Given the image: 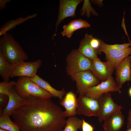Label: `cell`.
Masks as SVG:
<instances>
[{
	"instance_id": "obj_18",
	"label": "cell",
	"mask_w": 131,
	"mask_h": 131,
	"mask_svg": "<svg viewBox=\"0 0 131 131\" xmlns=\"http://www.w3.org/2000/svg\"><path fill=\"white\" fill-rule=\"evenodd\" d=\"M30 78L32 80L39 86L49 93L53 97H58L61 100L66 93L64 89L60 90H57L53 88L48 82L37 74L34 77Z\"/></svg>"
},
{
	"instance_id": "obj_33",
	"label": "cell",
	"mask_w": 131,
	"mask_h": 131,
	"mask_svg": "<svg viewBox=\"0 0 131 131\" xmlns=\"http://www.w3.org/2000/svg\"><path fill=\"white\" fill-rule=\"evenodd\" d=\"M128 92L129 95L131 97V87L129 89Z\"/></svg>"
},
{
	"instance_id": "obj_6",
	"label": "cell",
	"mask_w": 131,
	"mask_h": 131,
	"mask_svg": "<svg viewBox=\"0 0 131 131\" xmlns=\"http://www.w3.org/2000/svg\"><path fill=\"white\" fill-rule=\"evenodd\" d=\"M75 82L79 96L85 95L89 89L100 83V81L90 70L81 72L70 76Z\"/></svg>"
},
{
	"instance_id": "obj_11",
	"label": "cell",
	"mask_w": 131,
	"mask_h": 131,
	"mask_svg": "<svg viewBox=\"0 0 131 131\" xmlns=\"http://www.w3.org/2000/svg\"><path fill=\"white\" fill-rule=\"evenodd\" d=\"M82 0H59V11L57 20L56 23V35L58 25L65 18L76 16L75 11L78 5Z\"/></svg>"
},
{
	"instance_id": "obj_28",
	"label": "cell",
	"mask_w": 131,
	"mask_h": 131,
	"mask_svg": "<svg viewBox=\"0 0 131 131\" xmlns=\"http://www.w3.org/2000/svg\"><path fill=\"white\" fill-rule=\"evenodd\" d=\"M82 120V131H94V128L92 125L86 121L83 118Z\"/></svg>"
},
{
	"instance_id": "obj_19",
	"label": "cell",
	"mask_w": 131,
	"mask_h": 131,
	"mask_svg": "<svg viewBox=\"0 0 131 131\" xmlns=\"http://www.w3.org/2000/svg\"><path fill=\"white\" fill-rule=\"evenodd\" d=\"M90 34L87 33L85 34L84 37L80 42L77 50L84 56L93 61L98 57L97 52L91 47L90 44Z\"/></svg>"
},
{
	"instance_id": "obj_35",
	"label": "cell",
	"mask_w": 131,
	"mask_h": 131,
	"mask_svg": "<svg viewBox=\"0 0 131 131\" xmlns=\"http://www.w3.org/2000/svg\"><path fill=\"white\" fill-rule=\"evenodd\" d=\"M130 13L131 17V7H130Z\"/></svg>"
},
{
	"instance_id": "obj_2",
	"label": "cell",
	"mask_w": 131,
	"mask_h": 131,
	"mask_svg": "<svg viewBox=\"0 0 131 131\" xmlns=\"http://www.w3.org/2000/svg\"><path fill=\"white\" fill-rule=\"evenodd\" d=\"M0 53L8 62L13 65L28 58L20 44L11 34L8 32L0 38Z\"/></svg>"
},
{
	"instance_id": "obj_29",
	"label": "cell",
	"mask_w": 131,
	"mask_h": 131,
	"mask_svg": "<svg viewBox=\"0 0 131 131\" xmlns=\"http://www.w3.org/2000/svg\"><path fill=\"white\" fill-rule=\"evenodd\" d=\"M114 47L118 49H123L131 46V42L123 44H115L112 45Z\"/></svg>"
},
{
	"instance_id": "obj_10",
	"label": "cell",
	"mask_w": 131,
	"mask_h": 131,
	"mask_svg": "<svg viewBox=\"0 0 131 131\" xmlns=\"http://www.w3.org/2000/svg\"><path fill=\"white\" fill-rule=\"evenodd\" d=\"M99 111L98 117L99 123L104 121L105 118L113 112L118 110H121L123 106L115 103L110 92L102 95L98 100Z\"/></svg>"
},
{
	"instance_id": "obj_23",
	"label": "cell",
	"mask_w": 131,
	"mask_h": 131,
	"mask_svg": "<svg viewBox=\"0 0 131 131\" xmlns=\"http://www.w3.org/2000/svg\"><path fill=\"white\" fill-rule=\"evenodd\" d=\"M82 119L75 116L69 117L66 119L65 127L63 131H77L82 128Z\"/></svg>"
},
{
	"instance_id": "obj_36",
	"label": "cell",
	"mask_w": 131,
	"mask_h": 131,
	"mask_svg": "<svg viewBox=\"0 0 131 131\" xmlns=\"http://www.w3.org/2000/svg\"><path fill=\"white\" fill-rule=\"evenodd\" d=\"M126 131H131V128L127 129Z\"/></svg>"
},
{
	"instance_id": "obj_4",
	"label": "cell",
	"mask_w": 131,
	"mask_h": 131,
	"mask_svg": "<svg viewBox=\"0 0 131 131\" xmlns=\"http://www.w3.org/2000/svg\"><path fill=\"white\" fill-rule=\"evenodd\" d=\"M66 71L70 76L76 73L90 70L92 61L84 56L77 50L73 49L66 58Z\"/></svg>"
},
{
	"instance_id": "obj_5",
	"label": "cell",
	"mask_w": 131,
	"mask_h": 131,
	"mask_svg": "<svg viewBox=\"0 0 131 131\" xmlns=\"http://www.w3.org/2000/svg\"><path fill=\"white\" fill-rule=\"evenodd\" d=\"M102 52L105 54L106 61L110 62L115 69L121 61L131 54V46L123 49H119L101 40L98 54H101Z\"/></svg>"
},
{
	"instance_id": "obj_12",
	"label": "cell",
	"mask_w": 131,
	"mask_h": 131,
	"mask_svg": "<svg viewBox=\"0 0 131 131\" xmlns=\"http://www.w3.org/2000/svg\"><path fill=\"white\" fill-rule=\"evenodd\" d=\"M131 56H129L121 61L115 69V81L121 89L126 82H131Z\"/></svg>"
},
{
	"instance_id": "obj_27",
	"label": "cell",
	"mask_w": 131,
	"mask_h": 131,
	"mask_svg": "<svg viewBox=\"0 0 131 131\" xmlns=\"http://www.w3.org/2000/svg\"><path fill=\"white\" fill-rule=\"evenodd\" d=\"M9 100L8 96L0 93V108H5L7 106Z\"/></svg>"
},
{
	"instance_id": "obj_38",
	"label": "cell",
	"mask_w": 131,
	"mask_h": 131,
	"mask_svg": "<svg viewBox=\"0 0 131 131\" xmlns=\"http://www.w3.org/2000/svg\"></svg>"
},
{
	"instance_id": "obj_31",
	"label": "cell",
	"mask_w": 131,
	"mask_h": 131,
	"mask_svg": "<svg viewBox=\"0 0 131 131\" xmlns=\"http://www.w3.org/2000/svg\"><path fill=\"white\" fill-rule=\"evenodd\" d=\"M102 0H91L90 2L95 5H96L99 7L101 8L104 6V3Z\"/></svg>"
},
{
	"instance_id": "obj_7",
	"label": "cell",
	"mask_w": 131,
	"mask_h": 131,
	"mask_svg": "<svg viewBox=\"0 0 131 131\" xmlns=\"http://www.w3.org/2000/svg\"><path fill=\"white\" fill-rule=\"evenodd\" d=\"M42 64V61L40 59L33 61H25L14 64L10 77L27 76L33 78L37 74L38 69Z\"/></svg>"
},
{
	"instance_id": "obj_3",
	"label": "cell",
	"mask_w": 131,
	"mask_h": 131,
	"mask_svg": "<svg viewBox=\"0 0 131 131\" xmlns=\"http://www.w3.org/2000/svg\"><path fill=\"white\" fill-rule=\"evenodd\" d=\"M14 87L17 94L23 98L30 96L42 99L50 98L52 97L49 93L41 88L28 77H19Z\"/></svg>"
},
{
	"instance_id": "obj_25",
	"label": "cell",
	"mask_w": 131,
	"mask_h": 131,
	"mask_svg": "<svg viewBox=\"0 0 131 131\" xmlns=\"http://www.w3.org/2000/svg\"><path fill=\"white\" fill-rule=\"evenodd\" d=\"M16 83L15 81L7 82L3 81L0 83V93L7 95L10 90L14 87Z\"/></svg>"
},
{
	"instance_id": "obj_21",
	"label": "cell",
	"mask_w": 131,
	"mask_h": 131,
	"mask_svg": "<svg viewBox=\"0 0 131 131\" xmlns=\"http://www.w3.org/2000/svg\"><path fill=\"white\" fill-rule=\"evenodd\" d=\"M13 66V64L8 62L0 53V75L4 81H9Z\"/></svg>"
},
{
	"instance_id": "obj_14",
	"label": "cell",
	"mask_w": 131,
	"mask_h": 131,
	"mask_svg": "<svg viewBox=\"0 0 131 131\" xmlns=\"http://www.w3.org/2000/svg\"><path fill=\"white\" fill-rule=\"evenodd\" d=\"M103 127L105 131H119L124 124V117L121 110L111 113L104 120Z\"/></svg>"
},
{
	"instance_id": "obj_1",
	"label": "cell",
	"mask_w": 131,
	"mask_h": 131,
	"mask_svg": "<svg viewBox=\"0 0 131 131\" xmlns=\"http://www.w3.org/2000/svg\"><path fill=\"white\" fill-rule=\"evenodd\" d=\"M27 103L11 115L21 131H63L66 119L63 111L50 98L30 96Z\"/></svg>"
},
{
	"instance_id": "obj_22",
	"label": "cell",
	"mask_w": 131,
	"mask_h": 131,
	"mask_svg": "<svg viewBox=\"0 0 131 131\" xmlns=\"http://www.w3.org/2000/svg\"><path fill=\"white\" fill-rule=\"evenodd\" d=\"M9 116L4 115L0 116V128L9 131H21L14 122L12 121Z\"/></svg>"
},
{
	"instance_id": "obj_20",
	"label": "cell",
	"mask_w": 131,
	"mask_h": 131,
	"mask_svg": "<svg viewBox=\"0 0 131 131\" xmlns=\"http://www.w3.org/2000/svg\"><path fill=\"white\" fill-rule=\"evenodd\" d=\"M37 15L36 13L33 15H29L23 17H20L15 19L9 20L5 23L0 29V36H1L7 33L8 31L15 28L16 27L28 21L29 19L36 17Z\"/></svg>"
},
{
	"instance_id": "obj_32",
	"label": "cell",
	"mask_w": 131,
	"mask_h": 131,
	"mask_svg": "<svg viewBox=\"0 0 131 131\" xmlns=\"http://www.w3.org/2000/svg\"><path fill=\"white\" fill-rule=\"evenodd\" d=\"M11 0H0V10H2L6 7V4L7 3L11 1Z\"/></svg>"
},
{
	"instance_id": "obj_8",
	"label": "cell",
	"mask_w": 131,
	"mask_h": 131,
	"mask_svg": "<svg viewBox=\"0 0 131 131\" xmlns=\"http://www.w3.org/2000/svg\"><path fill=\"white\" fill-rule=\"evenodd\" d=\"M110 92H121L120 89L117 86L112 76L106 81L102 82L97 85L90 87L85 96L98 100L103 94Z\"/></svg>"
},
{
	"instance_id": "obj_15",
	"label": "cell",
	"mask_w": 131,
	"mask_h": 131,
	"mask_svg": "<svg viewBox=\"0 0 131 131\" xmlns=\"http://www.w3.org/2000/svg\"><path fill=\"white\" fill-rule=\"evenodd\" d=\"M14 87L10 89L8 93V102L6 107L2 111L1 115H7L10 116L15 110L27 103V100L20 97L17 94Z\"/></svg>"
},
{
	"instance_id": "obj_17",
	"label": "cell",
	"mask_w": 131,
	"mask_h": 131,
	"mask_svg": "<svg viewBox=\"0 0 131 131\" xmlns=\"http://www.w3.org/2000/svg\"><path fill=\"white\" fill-rule=\"evenodd\" d=\"M90 26V25L85 20L81 19H74L63 26V30L61 34L63 36H66L70 38L75 31L80 29L87 28Z\"/></svg>"
},
{
	"instance_id": "obj_24",
	"label": "cell",
	"mask_w": 131,
	"mask_h": 131,
	"mask_svg": "<svg viewBox=\"0 0 131 131\" xmlns=\"http://www.w3.org/2000/svg\"><path fill=\"white\" fill-rule=\"evenodd\" d=\"M91 3L89 0H84L83 5L80 10L81 12V16L86 15L89 18L90 16L91 13L95 16L98 15V13L92 8Z\"/></svg>"
},
{
	"instance_id": "obj_37",
	"label": "cell",
	"mask_w": 131,
	"mask_h": 131,
	"mask_svg": "<svg viewBox=\"0 0 131 131\" xmlns=\"http://www.w3.org/2000/svg\"><path fill=\"white\" fill-rule=\"evenodd\" d=\"M105 131L104 130H103L101 131Z\"/></svg>"
},
{
	"instance_id": "obj_16",
	"label": "cell",
	"mask_w": 131,
	"mask_h": 131,
	"mask_svg": "<svg viewBox=\"0 0 131 131\" xmlns=\"http://www.w3.org/2000/svg\"><path fill=\"white\" fill-rule=\"evenodd\" d=\"M60 104L65 109L64 112L66 117L75 116L77 114V98L73 91H70L66 93Z\"/></svg>"
},
{
	"instance_id": "obj_34",
	"label": "cell",
	"mask_w": 131,
	"mask_h": 131,
	"mask_svg": "<svg viewBox=\"0 0 131 131\" xmlns=\"http://www.w3.org/2000/svg\"><path fill=\"white\" fill-rule=\"evenodd\" d=\"M0 131H9L0 128Z\"/></svg>"
},
{
	"instance_id": "obj_26",
	"label": "cell",
	"mask_w": 131,
	"mask_h": 131,
	"mask_svg": "<svg viewBox=\"0 0 131 131\" xmlns=\"http://www.w3.org/2000/svg\"><path fill=\"white\" fill-rule=\"evenodd\" d=\"M101 41V40L94 37L92 34H90L89 40L90 44L91 47L97 52L98 54Z\"/></svg>"
},
{
	"instance_id": "obj_13",
	"label": "cell",
	"mask_w": 131,
	"mask_h": 131,
	"mask_svg": "<svg viewBox=\"0 0 131 131\" xmlns=\"http://www.w3.org/2000/svg\"><path fill=\"white\" fill-rule=\"evenodd\" d=\"M114 69L109 61L102 62L98 58L92 61L90 70L102 82L106 81L112 76Z\"/></svg>"
},
{
	"instance_id": "obj_9",
	"label": "cell",
	"mask_w": 131,
	"mask_h": 131,
	"mask_svg": "<svg viewBox=\"0 0 131 131\" xmlns=\"http://www.w3.org/2000/svg\"><path fill=\"white\" fill-rule=\"evenodd\" d=\"M99 107L98 101L85 95L79 96L77 98V112L79 115L88 117H98Z\"/></svg>"
},
{
	"instance_id": "obj_30",
	"label": "cell",
	"mask_w": 131,
	"mask_h": 131,
	"mask_svg": "<svg viewBox=\"0 0 131 131\" xmlns=\"http://www.w3.org/2000/svg\"><path fill=\"white\" fill-rule=\"evenodd\" d=\"M127 129L131 128V109H130L128 113L127 117Z\"/></svg>"
}]
</instances>
